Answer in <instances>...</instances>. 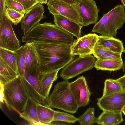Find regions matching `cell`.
Returning <instances> with one entry per match:
<instances>
[{"label": "cell", "instance_id": "1", "mask_svg": "<svg viewBox=\"0 0 125 125\" xmlns=\"http://www.w3.org/2000/svg\"><path fill=\"white\" fill-rule=\"evenodd\" d=\"M33 43L39 58L38 73L59 70L74 59V56L71 53V44Z\"/></svg>", "mask_w": 125, "mask_h": 125}, {"label": "cell", "instance_id": "2", "mask_svg": "<svg viewBox=\"0 0 125 125\" xmlns=\"http://www.w3.org/2000/svg\"><path fill=\"white\" fill-rule=\"evenodd\" d=\"M73 36L51 22L39 23L23 35V42H46L72 44L75 39Z\"/></svg>", "mask_w": 125, "mask_h": 125}, {"label": "cell", "instance_id": "3", "mask_svg": "<svg viewBox=\"0 0 125 125\" xmlns=\"http://www.w3.org/2000/svg\"><path fill=\"white\" fill-rule=\"evenodd\" d=\"M125 8L122 5H118L107 13L95 25L92 32L101 35L114 37L116 36L118 29L122 28L125 22Z\"/></svg>", "mask_w": 125, "mask_h": 125}, {"label": "cell", "instance_id": "4", "mask_svg": "<svg viewBox=\"0 0 125 125\" xmlns=\"http://www.w3.org/2000/svg\"><path fill=\"white\" fill-rule=\"evenodd\" d=\"M70 83L68 80L57 83L48 100L51 107L74 114L79 107L71 91Z\"/></svg>", "mask_w": 125, "mask_h": 125}, {"label": "cell", "instance_id": "5", "mask_svg": "<svg viewBox=\"0 0 125 125\" xmlns=\"http://www.w3.org/2000/svg\"><path fill=\"white\" fill-rule=\"evenodd\" d=\"M4 101L9 109L22 112L29 96L19 76L4 85Z\"/></svg>", "mask_w": 125, "mask_h": 125}, {"label": "cell", "instance_id": "6", "mask_svg": "<svg viewBox=\"0 0 125 125\" xmlns=\"http://www.w3.org/2000/svg\"><path fill=\"white\" fill-rule=\"evenodd\" d=\"M96 62L92 55L79 56L62 69L60 75L62 79L68 80L94 67Z\"/></svg>", "mask_w": 125, "mask_h": 125}, {"label": "cell", "instance_id": "7", "mask_svg": "<svg viewBox=\"0 0 125 125\" xmlns=\"http://www.w3.org/2000/svg\"><path fill=\"white\" fill-rule=\"evenodd\" d=\"M47 4L50 13L61 15L83 26L77 3L71 4L60 0H49Z\"/></svg>", "mask_w": 125, "mask_h": 125}, {"label": "cell", "instance_id": "8", "mask_svg": "<svg viewBox=\"0 0 125 125\" xmlns=\"http://www.w3.org/2000/svg\"><path fill=\"white\" fill-rule=\"evenodd\" d=\"M11 22L5 15L0 19V47L15 51L21 46Z\"/></svg>", "mask_w": 125, "mask_h": 125}, {"label": "cell", "instance_id": "9", "mask_svg": "<svg viewBox=\"0 0 125 125\" xmlns=\"http://www.w3.org/2000/svg\"><path fill=\"white\" fill-rule=\"evenodd\" d=\"M78 10L83 22V26L95 24L99 19L100 10L94 0H77Z\"/></svg>", "mask_w": 125, "mask_h": 125}, {"label": "cell", "instance_id": "10", "mask_svg": "<svg viewBox=\"0 0 125 125\" xmlns=\"http://www.w3.org/2000/svg\"><path fill=\"white\" fill-rule=\"evenodd\" d=\"M70 86L79 107L88 105L91 94L85 77L82 76L79 77L70 83Z\"/></svg>", "mask_w": 125, "mask_h": 125}, {"label": "cell", "instance_id": "11", "mask_svg": "<svg viewBox=\"0 0 125 125\" xmlns=\"http://www.w3.org/2000/svg\"><path fill=\"white\" fill-rule=\"evenodd\" d=\"M98 37L95 33H90L75 40L71 46L72 54L81 56L93 54Z\"/></svg>", "mask_w": 125, "mask_h": 125}, {"label": "cell", "instance_id": "12", "mask_svg": "<svg viewBox=\"0 0 125 125\" xmlns=\"http://www.w3.org/2000/svg\"><path fill=\"white\" fill-rule=\"evenodd\" d=\"M97 105L103 111L122 112L125 106V92H121L97 99Z\"/></svg>", "mask_w": 125, "mask_h": 125}, {"label": "cell", "instance_id": "13", "mask_svg": "<svg viewBox=\"0 0 125 125\" xmlns=\"http://www.w3.org/2000/svg\"><path fill=\"white\" fill-rule=\"evenodd\" d=\"M45 12L42 4L38 3L26 12L21 22V28L24 35L39 23L44 17Z\"/></svg>", "mask_w": 125, "mask_h": 125}, {"label": "cell", "instance_id": "14", "mask_svg": "<svg viewBox=\"0 0 125 125\" xmlns=\"http://www.w3.org/2000/svg\"><path fill=\"white\" fill-rule=\"evenodd\" d=\"M21 78L29 96L38 103L51 107L48 100L45 99L40 93L38 73L35 74L25 73Z\"/></svg>", "mask_w": 125, "mask_h": 125}, {"label": "cell", "instance_id": "15", "mask_svg": "<svg viewBox=\"0 0 125 125\" xmlns=\"http://www.w3.org/2000/svg\"><path fill=\"white\" fill-rule=\"evenodd\" d=\"M24 46L25 49V74H37L39 64V59L35 46L32 42L26 43Z\"/></svg>", "mask_w": 125, "mask_h": 125}, {"label": "cell", "instance_id": "16", "mask_svg": "<svg viewBox=\"0 0 125 125\" xmlns=\"http://www.w3.org/2000/svg\"><path fill=\"white\" fill-rule=\"evenodd\" d=\"M59 71L56 70L41 73H38L40 93L45 99L48 100L50 91L53 83L57 79Z\"/></svg>", "mask_w": 125, "mask_h": 125}, {"label": "cell", "instance_id": "17", "mask_svg": "<svg viewBox=\"0 0 125 125\" xmlns=\"http://www.w3.org/2000/svg\"><path fill=\"white\" fill-rule=\"evenodd\" d=\"M54 22L57 26L73 35L78 39L81 37L83 27L74 21L59 14L53 15Z\"/></svg>", "mask_w": 125, "mask_h": 125}, {"label": "cell", "instance_id": "18", "mask_svg": "<svg viewBox=\"0 0 125 125\" xmlns=\"http://www.w3.org/2000/svg\"><path fill=\"white\" fill-rule=\"evenodd\" d=\"M96 44L113 52L122 53L125 52L122 41L113 37L98 35Z\"/></svg>", "mask_w": 125, "mask_h": 125}, {"label": "cell", "instance_id": "19", "mask_svg": "<svg viewBox=\"0 0 125 125\" xmlns=\"http://www.w3.org/2000/svg\"><path fill=\"white\" fill-rule=\"evenodd\" d=\"M37 103L29 96L23 111L19 114L31 125H41L37 113Z\"/></svg>", "mask_w": 125, "mask_h": 125}, {"label": "cell", "instance_id": "20", "mask_svg": "<svg viewBox=\"0 0 125 125\" xmlns=\"http://www.w3.org/2000/svg\"><path fill=\"white\" fill-rule=\"evenodd\" d=\"M123 121L122 112L104 111L96 118V123L99 125H115Z\"/></svg>", "mask_w": 125, "mask_h": 125}, {"label": "cell", "instance_id": "21", "mask_svg": "<svg viewBox=\"0 0 125 125\" xmlns=\"http://www.w3.org/2000/svg\"><path fill=\"white\" fill-rule=\"evenodd\" d=\"M123 63L122 60H112L97 59L94 67L97 70L114 71L122 68Z\"/></svg>", "mask_w": 125, "mask_h": 125}, {"label": "cell", "instance_id": "22", "mask_svg": "<svg viewBox=\"0 0 125 125\" xmlns=\"http://www.w3.org/2000/svg\"><path fill=\"white\" fill-rule=\"evenodd\" d=\"M0 60L6 63L18 74L17 54L15 51L0 47Z\"/></svg>", "mask_w": 125, "mask_h": 125}, {"label": "cell", "instance_id": "23", "mask_svg": "<svg viewBox=\"0 0 125 125\" xmlns=\"http://www.w3.org/2000/svg\"><path fill=\"white\" fill-rule=\"evenodd\" d=\"M55 111L50 107L37 103V112L41 125H49L52 122Z\"/></svg>", "mask_w": 125, "mask_h": 125}, {"label": "cell", "instance_id": "24", "mask_svg": "<svg viewBox=\"0 0 125 125\" xmlns=\"http://www.w3.org/2000/svg\"><path fill=\"white\" fill-rule=\"evenodd\" d=\"M19 76L9 66L0 60V82L4 85Z\"/></svg>", "mask_w": 125, "mask_h": 125}, {"label": "cell", "instance_id": "25", "mask_svg": "<svg viewBox=\"0 0 125 125\" xmlns=\"http://www.w3.org/2000/svg\"><path fill=\"white\" fill-rule=\"evenodd\" d=\"M122 92L121 85L116 79H106L104 82V87L102 96H106Z\"/></svg>", "mask_w": 125, "mask_h": 125}, {"label": "cell", "instance_id": "26", "mask_svg": "<svg viewBox=\"0 0 125 125\" xmlns=\"http://www.w3.org/2000/svg\"><path fill=\"white\" fill-rule=\"evenodd\" d=\"M94 108H88L82 115L77 118V121L81 125H91L96 123V118L94 115Z\"/></svg>", "mask_w": 125, "mask_h": 125}, {"label": "cell", "instance_id": "27", "mask_svg": "<svg viewBox=\"0 0 125 125\" xmlns=\"http://www.w3.org/2000/svg\"><path fill=\"white\" fill-rule=\"evenodd\" d=\"M17 54V63L18 74L21 77L25 74V49L24 45L15 51Z\"/></svg>", "mask_w": 125, "mask_h": 125}, {"label": "cell", "instance_id": "28", "mask_svg": "<svg viewBox=\"0 0 125 125\" xmlns=\"http://www.w3.org/2000/svg\"><path fill=\"white\" fill-rule=\"evenodd\" d=\"M77 121V118L72 115L63 112L55 111L52 122L60 121L69 123H74Z\"/></svg>", "mask_w": 125, "mask_h": 125}, {"label": "cell", "instance_id": "29", "mask_svg": "<svg viewBox=\"0 0 125 125\" xmlns=\"http://www.w3.org/2000/svg\"><path fill=\"white\" fill-rule=\"evenodd\" d=\"M24 15L6 7L5 15L14 25H17L19 23L23 18Z\"/></svg>", "mask_w": 125, "mask_h": 125}, {"label": "cell", "instance_id": "30", "mask_svg": "<svg viewBox=\"0 0 125 125\" xmlns=\"http://www.w3.org/2000/svg\"><path fill=\"white\" fill-rule=\"evenodd\" d=\"M6 7L18 11L22 14H25L24 7L20 3L14 0H5Z\"/></svg>", "mask_w": 125, "mask_h": 125}, {"label": "cell", "instance_id": "31", "mask_svg": "<svg viewBox=\"0 0 125 125\" xmlns=\"http://www.w3.org/2000/svg\"><path fill=\"white\" fill-rule=\"evenodd\" d=\"M20 3L23 6L25 13L39 3L37 0H14Z\"/></svg>", "mask_w": 125, "mask_h": 125}, {"label": "cell", "instance_id": "32", "mask_svg": "<svg viewBox=\"0 0 125 125\" xmlns=\"http://www.w3.org/2000/svg\"><path fill=\"white\" fill-rule=\"evenodd\" d=\"M111 52L112 51L108 49L101 47L96 44L93 54L95 58L98 59L102 56Z\"/></svg>", "mask_w": 125, "mask_h": 125}, {"label": "cell", "instance_id": "33", "mask_svg": "<svg viewBox=\"0 0 125 125\" xmlns=\"http://www.w3.org/2000/svg\"><path fill=\"white\" fill-rule=\"evenodd\" d=\"M122 54L112 52L102 56L98 59L112 60H122Z\"/></svg>", "mask_w": 125, "mask_h": 125}, {"label": "cell", "instance_id": "34", "mask_svg": "<svg viewBox=\"0 0 125 125\" xmlns=\"http://www.w3.org/2000/svg\"><path fill=\"white\" fill-rule=\"evenodd\" d=\"M6 8L5 0H0V19L5 15Z\"/></svg>", "mask_w": 125, "mask_h": 125}, {"label": "cell", "instance_id": "35", "mask_svg": "<svg viewBox=\"0 0 125 125\" xmlns=\"http://www.w3.org/2000/svg\"><path fill=\"white\" fill-rule=\"evenodd\" d=\"M116 80L120 83L122 92H125V75Z\"/></svg>", "mask_w": 125, "mask_h": 125}, {"label": "cell", "instance_id": "36", "mask_svg": "<svg viewBox=\"0 0 125 125\" xmlns=\"http://www.w3.org/2000/svg\"><path fill=\"white\" fill-rule=\"evenodd\" d=\"M0 102L3 103L4 100V85L0 82Z\"/></svg>", "mask_w": 125, "mask_h": 125}, {"label": "cell", "instance_id": "37", "mask_svg": "<svg viewBox=\"0 0 125 125\" xmlns=\"http://www.w3.org/2000/svg\"><path fill=\"white\" fill-rule=\"evenodd\" d=\"M64 1L67 3L74 4L77 3V0H56Z\"/></svg>", "mask_w": 125, "mask_h": 125}, {"label": "cell", "instance_id": "38", "mask_svg": "<svg viewBox=\"0 0 125 125\" xmlns=\"http://www.w3.org/2000/svg\"><path fill=\"white\" fill-rule=\"evenodd\" d=\"M39 3L43 4H46L47 3L48 0H37Z\"/></svg>", "mask_w": 125, "mask_h": 125}, {"label": "cell", "instance_id": "39", "mask_svg": "<svg viewBox=\"0 0 125 125\" xmlns=\"http://www.w3.org/2000/svg\"><path fill=\"white\" fill-rule=\"evenodd\" d=\"M122 68L123 71L125 72V61L123 63V65Z\"/></svg>", "mask_w": 125, "mask_h": 125}, {"label": "cell", "instance_id": "40", "mask_svg": "<svg viewBox=\"0 0 125 125\" xmlns=\"http://www.w3.org/2000/svg\"><path fill=\"white\" fill-rule=\"evenodd\" d=\"M122 3L123 5L125 8V0H120Z\"/></svg>", "mask_w": 125, "mask_h": 125}, {"label": "cell", "instance_id": "41", "mask_svg": "<svg viewBox=\"0 0 125 125\" xmlns=\"http://www.w3.org/2000/svg\"><path fill=\"white\" fill-rule=\"evenodd\" d=\"M122 112L123 113H125V106L124 107L123 109Z\"/></svg>", "mask_w": 125, "mask_h": 125}, {"label": "cell", "instance_id": "42", "mask_svg": "<svg viewBox=\"0 0 125 125\" xmlns=\"http://www.w3.org/2000/svg\"><path fill=\"white\" fill-rule=\"evenodd\" d=\"M123 113L124 114V115L125 116V113Z\"/></svg>", "mask_w": 125, "mask_h": 125}]
</instances>
